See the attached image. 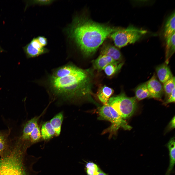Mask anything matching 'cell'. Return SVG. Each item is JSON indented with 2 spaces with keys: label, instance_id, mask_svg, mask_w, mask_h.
<instances>
[{
  "label": "cell",
  "instance_id": "1",
  "mask_svg": "<svg viewBox=\"0 0 175 175\" xmlns=\"http://www.w3.org/2000/svg\"><path fill=\"white\" fill-rule=\"evenodd\" d=\"M117 28L77 16L73 18L65 31L68 39L73 42L84 55L88 56L93 54Z\"/></svg>",
  "mask_w": 175,
  "mask_h": 175
},
{
  "label": "cell",
  "instance_id": "2",
  "mask_svg": "<svg viewBox=\"0 0 175 175\" xmlns=\"http://www.w3.org/2000/svg\"><path fill=\"white\" fill-rule=\"evenodd\" d=\"M29 145L20 138L10 142L0 156V175H35L34 163L26 153Z\"/></svg>",
  "mask_w": 175,
  "mask_h": 175
},
{
  "label": "cell",
  "instance_id": "3",
  "mask_svg": "<svg viewBox=\"0 0 175 175\" xmlns=\"http://www.w3.org/2000/svg\"><path fill=\"white\" fill-rule=\"evenodd\" d=\"M89 70L79 68L73 73L64 77H50V88L57 95L64 99L89 97L91 78Z\"/></svg>",
  "mask_w": 175,
  "mask_h": 175
},
{
  "label": "cell",
  "instance_id": "4",
  "mask_svg": "<svg viewBox=\"0 0 175 175\" xmlns=\"http://www.w3.org/2000/svg\"><path fill=\"white\" fill-rule=\"evenodd\" d=\"M147 33L146 30L130 25L126 28L118 27L109 36L116 46L121 48L128 44L135 43Z\"/></svg>",
  "mask_w": 175,
  "mask_h": 175
},
{
  "label": "cell",
  "instance_id": "5",
  "mask_svg": "<svg viewBox=\"0 0 175 175\" xmlns=\"http://www.w3.org/2000/svg\"><path fill=\"white\" fill-rule=\"evenodd\" d=\"M135 97H127L124 93L110 97L106 105L112 107L123 119L130 117L137 106Z\"/></svg>",
  "mask_w": 175,
  "mask_h": 175
},
{
  "label": "cell",
  "instance_id": "6",
  "mask_svg": "<svg viewBox=\"0 0 175 175\" xmlns=\"http://www.w3.org/2000/svg\"><path fill=\"white\" fill-rule=\"evenodd\" d=\"M98 114L99 120L108 121L111 123V126L106 131L111 133L116 132L120 128L129 130L132 128L112 107L107 105L99 108Z\"/></svg>",
  "mask_w": 175,
  "mask_h": 175
},
{
  "label": "cell",
  "instance_id": "7",
  "mask_svg": "<svg viewBox=\"0 0 175 175\" xmlns=\"http://www.w3.org/2000/svg\"><path fill=\"white\" fill-rule=\"evenodd\" d=\"M27 57L28 58L35 57L48 52V50L42 46L36 37L23 47Z\"/></svg>",
  "mask_w": 175,
  "mask_h": 175
},
{
  "label": "cell",
  "instance_id": "8",
  "mask_svg": "<svg viewBox=\"0 0 175 175\" xmlns=\"http://www.w3.org/2000/svg\"><path fill=\"white\" fill-rule=\"evenodd\" d=\"M147 86L150 97L161 99L163 94L164 89L161 83L158 80L154 74L147 82Z\"/></svg>",
  "mask_w": 175,
  "mask_h": 175
},
{
  "label": "cell",
  "instance_id": "9",
  "mask_svg": "<svg viewBox=\"0 0 175 175\" xmlns=\"http://www.w3.org/2000/svg\"><path fill=\"white\" fill-rule=\"evenodd\" d=\"M101 54L107 55L115 61H119L122 59V54L116 47L110 44L104 45L101 48Z\"/></svg>",
  "mask_w": 175,
  "mask_h": 175
},
{
  "label": "cell",
  "instance_id": "10",
  "mask_svg": "<svg viewBox=\"0 0 175 175\" xmlns=\"http://www.w3.org/2000/svg\"><path fill=\"white\" fill-rule=\"evenodd\" d=\"M39 118V117H35L27 121L24 124L22 134L20 137L22 140L27 141H29L30 135L37 125V122Z\"/></svg>",
  "mask_w": 175,
  "mask_h": 175
},
{
  "label": "cell",
  "instance_id": "11",
  "mask_svg": "<svg viewBox=\"0 0 175 175\" xmlns=\"http://www.w3.org/2000/svg\"><path fill=\"white\" fill-rule=\"evenodd\" d=\"M156 70L159 79L164 84L173 77L170 68L165 63L158 66Z\"/></svg>",
  "mask_w": 175,
  "mask_h": 175
},
{
  "label": "cell",
  "instance_id": "12",
  "mask_svg": "<svg viewBox=\"0 0 175 175\" xmlns=\"http://www.w3.org/2000/svg\"><path fill=\"white\" fill-rule=\"evenodd\" d=\"M79 68L71 64L67 65L57 69L51 76L56 78L64 77L73 73Z\"/></svg>",
  "mask_w": 175,
  "mask_h": 175
},
{
  "label": "cell",
  "instance_id": "13",
  "mask_svg": "<svg viewBox=\"0 0 175 175\" xmlns=\"http://www.w3.org/2000/svg\"><path fill=\"white\" fill-rule=\"evenodd\" d=\"M169 151V163L165 175H170L175 165V141L174 138H171L167 145Z\"/></svg>",
  "mask_w": 175,
  "mask_h": 175
},
{
  "label": "cell",
  "instance_id": "14",
  "mask_svg": "<svg viewBox=\"0 0 175 175\" xmlns=\"http://www.w3.org/2000/svg\"><path fill=\"white\" fill-rule=\"evenodd\" d=\"M115 61L110 57L107 55L100 54L93 62V67L99 71L104 70L108 65Z\"/></svg>",
  "mask_w": 175,
  "mask_h": 175
},
{
  "label": "cell",
  "instance_id": "15",
  "mask_svg": "<svg viewBox=\"0 0 175 175\" xmlns=\"http://www.w3.org/2000/svg\"><path fill=\"white\" fill-rule=\"evenodd\" d=\"M166 64H167L170 59L175 52V33L166 39Z\"/></svg>",
  "mask_w": 175,
  "mask_h": 175
},
{
  "label": "cell",
  "instance_id": "16",
  "mask_svg": "<svg viewBox=\"0 0 175 175\" xmlns=\"http://www.w3.org/2000/svg\"><path fill=\"white\" fill-rule=\"evenodd\" d=\"M175 12L168 18L165 23L163 31V35L166 39L175 33Z\"/></svg>",
  "mask_w": 175,
  "mask_h": 175
},
{
  "label": "cell",
  "instance_id": "17",
  "mask_svg": "<svg viewBox=\"0 0 175 175\" xmlns=\"http://www.w3.org/2000/svg\"><path fill=\"white\" fill-rule=\"evenodd\" d=\"M114 92L111 88L106 86L102 87L97 94V96L99 100L104 105H106L110 97Z\"/></svg>",
  "mask_w": 175,
  "mask_h": 175
},
{
  "label": "cell",
  "instance_id": "18",
  "mask_svg": "<svg viewBox=\"0 0 175 175\" xmlns=\"http://www.w3.org/2000/svg\"><path fill=\"white\" fill-rule=\"evenodd\" d=\"M63 119V113L60 112L55 115L50 121L51 124L54 130L55 135L57 136L60 134Z\"/></svg>",
  "mask_w": 175,
  "mask_h": 175
},
{
  "label": "cell",
  "instance_id": "19",
  "mask_svg": "<svg viewBox=\"0 0 175 175\" xmlns=\"http://www.w3.org/2000/svg\"><path fill=\"white\" fill-rule=\"evenodd\" d=\"M135 93L136 99L139 101L147 97H150L147 87V82L142 83L138 86L135 90Z\"/></svg>",
  "mask_w": 175,
  "mask_h": 175
},
{
  "label": "cell",
  "instance_id": "20",
  "mask_svg": "<svg viewBox=\"0 0 175 175\" xmlns=\"http://www.w3.org/2000/svg\"><path fill=\"white\" fill-rule=\"evenodd\" d=\"M41 131L42 136L44 140L50 138L55 134L54 130L50 122H47L43 125Z\"/></svg>",
  "mask_w": 175,
  "mask_h": 175
},
{
  "label": "cell",
  "instance_id": "21",
  "mask_svg": "<svg viewBox=\"0 0 175 175\" xmlns=\"http://www.w3.org/2000/svg\"><path fill=\"white\" fill-rule=\"evenodd\" d=\"M123 64L122 63H120L119 61H115L107 65L104 70L107 75L112 76L120 70Z\"/></svg>",
  "mask_w": 175,
  "mask_h": 175
},
{
  "label": "cell",
  "instance_id": "22",
  "mask_svg": "<svg viewBox=\"0 0 175 175\" xmlns=\"http://www.w3.org/2000/svg\"><path fill=\"white\" fill-rule=\"evenodd\" d=\"M10 131L8 133L0 131V152L1 154L9 146L10 142L8 140V137Z\"/></svg>",
  "mask_w": 175,
  "mask_h": 175
},
{
  "label": "cell",
  "instance_id": "23",
  "mask_svg": "<svg viewBox=\"0 0 175 175\" xmlns=\"http://www.w3.org/2000/svg\"><path fill=\"white\" fill-rule=\"evenodd\" d=\"M164 90L165 93L166 100L175 88V77H173L164 84Z\"/></svg>",
  "mask_w": 175,
  "mask_h": 175
},
{
  "label": "cell",
  "instance_id": "24",
  "mask_svg": "<svg viewBox=\"0 0 175 175\" xmlns=\"http://www.w3.org/2000/svg\"><path fill=\"white\" fill-rule=\"evenodd\" d=\"M86 167L88 175H95L101 170L97 165L92 162H88Z\"/></svg>",
  "mask_w": 175,
  "mask_h": 175
},
{
  "label": "cell",
  "instance_id": "25",
  "mask_svg": "<svg viewBox=\"0 0 175 175\" xmlns=\"http://www.w3.org/2000/svg\"><path fill=\"white\" fill-rule=\"evenodd\" d=\"M41 137V133L38 126L37 125L31 132L30 136L29 141L32 143L38 141Z\"/></svg>",
  "mask_w": 175,
  "mask_h": 175
},
{
  "label": "cell",
  "instance_id": "26",
  "mask_svg": "<svg viewBox=\"0 0 175 175\" xmlns=\"http://www.w3.org/2000/svg\"><path fill=\"white\" fill-rule=\"evenodd\" d=\"M54 0H36L31 1L30 4L40 5H47L52 3Z\"/></svg>",
  "mask_w": 175,
  "mask_h": 175
},
{
  "label": "cell",
  "instance_id": "27",
  "mask_svg": "<svg viewBox=\"0 0 175 175\" xmlns=\"http://www.w3.org/2000/svg\"><path fill=\"white\" fill-rule=\"evenodd\" d=\"M175 102V88L168 96L164 102L165 104H167Z\"/></svg>",
  "mask_w": 175,
  "mask_h": 175
},
{
  "label": "cell",
  "instance_id": "28",
  "mask_svg": "<svg viewBox=\"0 0 175 175\" xmlns=\"http://www.w3.org/2000/svg\"><path fill=\"white\" fill-rule=\"evenodd\" d=\"M37 39L41 45L45 47L48 44L47 39L43 36H39L36 37Z\"/></svg>",
  "mask_w": 175,
  "mask_h": 175
},
{
  "label": "cell",
  "instance_id": "29",
  "mask_svg": "<svg viewBox=\"0 0 175 175\" xmlns=\"http://www.w3.org/2000/svg\"><path fill=\"white\" fill-rule=\"evenodd\" d=\"M175 127V117L173 118L170 122L168 126V130L174 129Z\"/></svg>",
  "mask_w": 175,
  "mask_h": 175
},
{
  "label": "cell",
  "instance_id": "30",
  "mask_svg": "<svg viewBox=\"0 0 175 175\" xmlns=\"http://www.w3.org/2000/svg\"><path fill=\"white\" fill-rule=\"evenodd\" d=\"M95 175H107V174L100 170L97 174Z\"/></svg>",
  "mask_w": 175,
  "mask_h": 175
},
{
  "label": "cell",
  "instance_id": "31",
  "mask_svg": "<svg viewBox=\"0 0 175 175\" xmlns=\"http://www.w3.org/2000/svg\"><path fill=\"white\" fill-rule=\"evenodd\" d=\"M2 50L0 47V52H2Z\"/></svg>",
  "mask_w": 175,
  "mask_h": 175
},
{
  "label": "cell",
  "instance_id": "32",
  "mask_svg": "<svg viewBox=\"0 0 175 175\" xmlns=\"http://www.w3.org/2000/svg\"><path fill=\"white\" fill-rule=\"evenodd\" d=\"M1 153L0 152V156L1 155Z\"/></svg>",
  "mask_w": 175,
  "mask_h": 175
}]
</instances>
